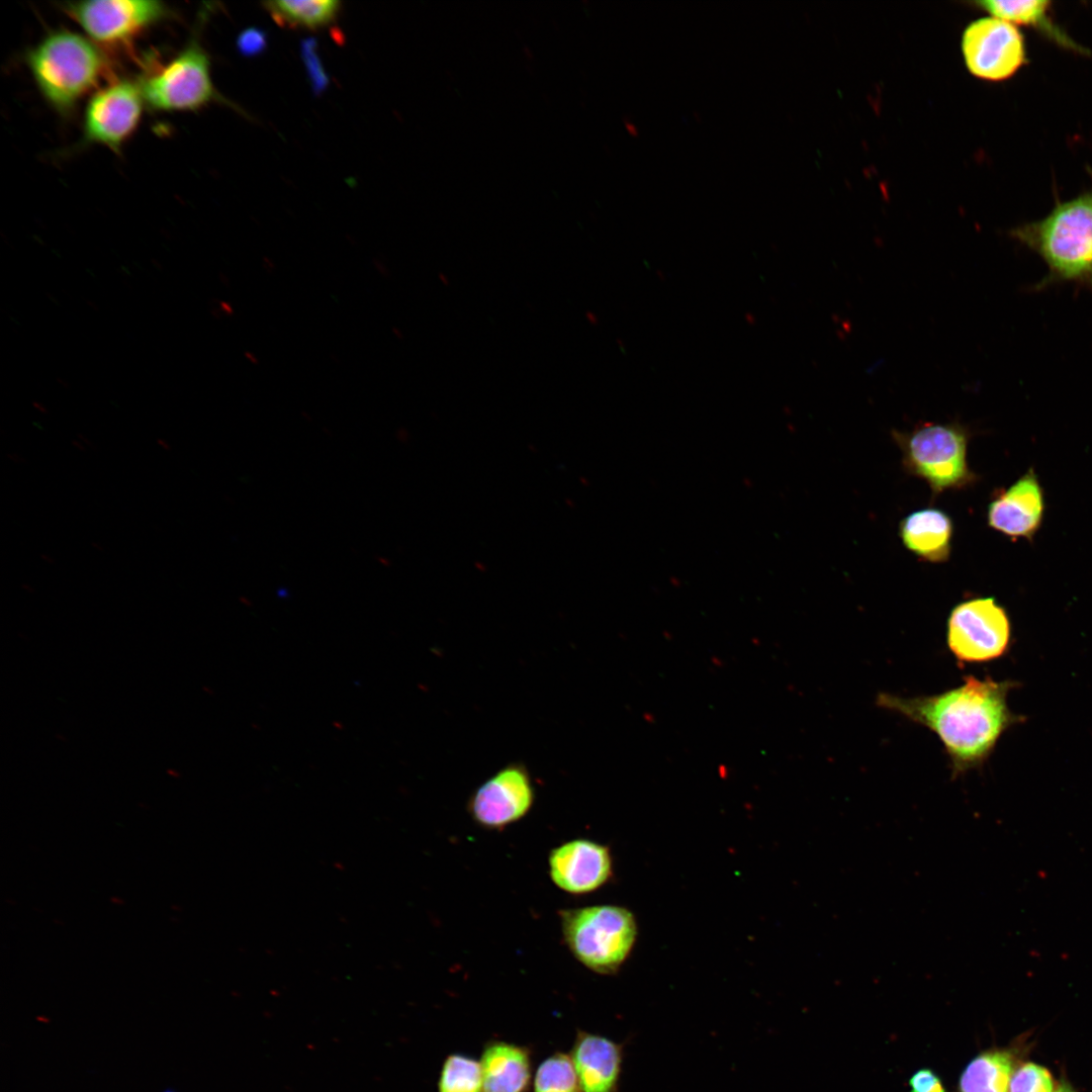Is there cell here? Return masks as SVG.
Listing matches in <instances>:
<instances>
[{
    "label": "cell",
    "instance_id": "30bf717a",
    "mask_svg": "<svg viewBox=\"0 0 1092 1092\" xmlns=\"http://www.w3.org/2000/svg\"><path fill=\"white\" fill-rule=\"evenodd\" d=\"M535 802V787L522 762L500 767L470 795L467 811L471 819L488 830H502L523 819Z\"/></svg>",
    "mask_w": 1092,
    "mask_h": 1092
},
{
    "label": "cell",
    "instance_id": "5bb4252c",
    "mask_svg": "<svg viewBox=\"0 0 1092 1092\" xmlns=\"http://www.w3.org/2000/svg\"><path fill=\"white\" fill-rule=\"evenodd\" d=\"M580 1092H619L624 1045L578 1030L570 1051Z\"/></svg>",
    "mask_w": 1092,
    "mask_h": 1092
},
{
    "label": "cell",
    "instance_id": "d6986e66",
    "mask_svg": "<svg viewBox=\"0 0 1092 1092\" xmlns=\"http://www.w3.org/2000/svg\"><path fill=\"white\" fill-rule=\"evenodd\" d=\"M978 6L986 10L991 16L1000 18L1012 24H1025L1038 26L1046 30L1053 36H1058L1062 42L1067 40L1062 38L1059 31L1055 30L1052 24L1048 21V9L1050 1L1046 0H1030V1H998V0H985L977 2Z\"/></svg>",
    "mask_w": 1092,
    "mask_h": 1092
},
{
    "label": "cell",
    "instance_id": "3957f363",
    "mask_svg": "<svg viewBox=\"0 0 1092 1092\" xmlns=\"http://www.w3.org/2000/svg\"><path fill=\"white\" fill-rule=\"evenodd\" d=\"M26 64L41 95L61 113L70 112L107 71L96 46L70 30L49 33L27 53Z\"/></svg>",
    "mask_w": 1092,
    "mask_h": 1092
},
{
    "label": "cell",
    "instance_id": "d4e9b609",
    "mask_svg": "<svg viewBox=\"0 0 1092 1092\" xmlns=\"http://www.w3.org/2000/svg\"><path fill=\"white\" fill-rule=\"evenodd\" d=\"M1054 1092H1077L1073 1086L1066 1080L1062 1079L1056 1083Z\"/></svg>",
    "mask_w": 1092,
    "mask_h": 1092
},
{
    "label": "cell",
    "instance_id": "7402d4cb",
    "mask_svg": "<svg viewBox=\"0 0 1092 1092\" xmlns=\"http://www.w3.org/2000/svg\"><path fill=\"white\" fill-rule=\"evenodd\" d=\"M1056 1083L1043 1066L1024 1062L1016 1066L1010 1079L1009 1092H1054Z\"/></svg>",
    "mask_w": 1092,
    "mask_h": 1092
},
{
    "label": "cell",
    "instance_id": "603a6c76",
    "mask_svg": "<svg viewBox=\"0 0 1092 1092\" xmlns=\"http://www.w3.org/2000/svg\"><path fill=\"white\" fill-rule=\"evenodd\" d=\"M909 1092H946L940 1078L928 1068L916 1071L908 1081Z\"/></svg>",
    "mask_w": 1092,
    "mask_h": 1092
},
{
    "label": "cell",
    "instance_id": "5b68a950",
    "mask_svg": "<svg viewBox=\"0 0 1092 1092\" xmlns=\"http://www.w3.org/2000/svg\"><path fill=\"white\" fill-rule=\"evenodd\" d=\"M905 470L927 482L933 494L962 489L977 476L967 460L969 430L959 422L925 423L911 432L893 431Z\"/></svg>",
    "mask_w": 1092,
    "mask_h": 1092
},
{
    "label": "cell",
    "instance_id": "44dd1931",
    "mask_svg": "<svg viewBox=\"0 0 1092 1092\" xmlns=\"http://www.w3.org/2000/svg\"><path fill=\"white\" fill-rule=\"evenodd\" d=\"M534 1092H580L577 1075L569 1054L557 1052L537 1068Z\"/></svg>",
    "mask_w": 1092,
    "mask_h": 1092
},
{
    "label": "cell",
    "instance_id": "ac0fdd59",
    "mask_svg": "<svg viewBox=\"0 0 1092 1092\" xmlns=\"http://www.w3.org/2000/svg\"><path fill=\"white\" fill-rule=\"evenodd\" d=\"M263 7L283 27L317 30L337 20L342 3L336 0H279L264 2Z\"/></svg>",
    "mask_w": 1092,
    "mask_h": 1092
},
{
    "label": "cell",
    "instance_id": "52a82bcc",
    "mask_svg": "<svg viewBox=\"0 0 1092 1092\" xmlns=\"http://www.w3.org/2000/svg\"><path fill=\"white\" fill-rule=\"evenodd\" d=\"M1010 641V622L993 598H976L956 605L948 616L946 643L960 662H985L1000 657Z\"/></svg>",
    "mask_w": 1092,
    "mask_h": 1092
},
{
    "label": "cell",
    "instance_id": "277c9868",
    "mask_svg": "<svg viewBox=\"0 0 1092 1092\" xmlns=\"http://www.w3.org/2000/svg\"><path fill=\"white\" fill-rule=\"evenodd\" d=\"M563 940L571 954L588 970L612 975L619 971L635 943L637 925L626 908L597 905L559 911Z\"/></svg>",
    "mask_w": 1092,
    "mask_h": 1092
},
{
    "label": "cell",
    "instance_id": "ffe728a7",
    "mask_svg": "<svg viewBox=\"0 0 1092 1092\" xmlns=\"http://www.w3.org/2000/svg\"><path fill=\"white\" fill-rule=\"evenodd\" d=\"M480 1061L461 1054H451L443 1063L438 1092H481Z\"/></svg>",
    "mask_w": 1092,
    "mask_h": 1092
},
{
    "label": "cell",
    "instance_id": "e0dca14e",
    "mask_svg": "<svg viewBox=\"0 0 1092 1092\" xmlns=\"http://www.w3.org/2000/svg\"><path fill=\"white\" fill-rule=\"evenodd\" d=\"M1020 1051L1014 1046L993 1048L974 1057L965 1067L957 1092H1009Z\"/></svg>",
    "mask_w": 1092,
    "mask_h": 1092
},
{
    "label": "cell",
    "instance_id": "ba28073f",
    "mask_svg": "<svg viewBox=\"0 0 1092 1092\" xmlns=\"http://www.w3.org/2000/svg\"><path fill=\"white\" fill-rule=\"evenodd\" d=\"M63 9L92 40L107 46L128 43L170 15L169 8L157 0L67 2Z\"/></svg>",
    "mask_w": 1092,
    "mask_h": 1092
},
{
    "label": "cell",
    "instance_id": "8992f818",
    "mask_svg": "<svg viewBox=\"0 0 1092 1092\" xmlns=\"http://www.w3.org/2000/svg\"><path fill=\"white\" fill-rule=\"evenodd\" d=\"M138 83L145 103L157 111H192L214 101L228 103L213 85L209 56L196 35Z\"/></svg>",
    "mask_w": 1092,
    "mask_h": 1092
},
{
    "label": "cell",
    "instance_id": "9c48e42d",
    "mask_svg": "<svg viewBox=\"0 0 1092 1092\" xmlns=\"http://www.w3.org/2000/svg\"><path fill=\"white\" fill-rule=\"evenodd\" d=\"M962 52L969 72L989 81L1009 78L1025 60L1017 27L994 16L979 18L965 28Z\"/></svg>",
    "mask_w": 1092,
    "mask_h": 1092
},
{
    "label": "cell",
    "instance_id": "4fadbf2b",
    "mask_svg": "<svg viewBox=\"0 0 1092 1092\" xmlns=\"http://www.w3.org/2000/svg\"><path fill=\"white\" fill-rule=\"evenodd\" d=\"M1044 512L1042 488L1033 470L996 494L988 507V524L1011 538L1031 539Z\"/></svg>",
    "mask_w": 1092,
    "mask_h": 1092
},
{
    "label": "cell",
    "instance_id": "9a60e30c",
    "mask_svg": "<svg viewBox=\"0 0 1092 1092\" xmlns=\"http://www.w3.org/2000/svg\"><path fill=\"white\" fill-rule=\"evenodd\" d=\"M952 535L950 517L934 508L910 513L899 526V536L907 550L933 563L945 562L949 558Z\"/></svg>",
    "mask_w": 1092,
    "mask_h": 1092
},
{
    "label": "cell",
    "instance_id": "8fae6325",
    "mask_svg": "<svg viewBox=\"0 0 1092 1092\" xmlns=\"http://www.w3.org/2000/svg\"><path fill=\"white\" fill-rule=\"evenodd\" d=\"M144 103L139 83L129 80L113 81L98 89L85 108V140L118 152L135 131Z\"/></svg>",
    "mask_w": 1092,
    "mask_h": 1092
},
{
    "label": "cell",
    "instance_id": "7c38bea8",
    "mask_svg": "<svg viewBox=\"0 0 1092 1092\" xmlns=\"http://www.w3.org/2000/svg\"><path fill=\"white\" fill-rule=\"evenodd\" d=\"M549 876L560 890L582 895L604 886L613 875L609 847L578 838L554 847L548 856Z\"/></svg>",
    "mask_w": 1092,
    "mask_h": 1092
},
{
    "label": "cell",
    "instance_id": "2e32d148",
    "mask_svg": "<svg viewBox=\"0 0 1092 1092\" xmlns=\"http://www.w3.org/2000/svg\"><path fill=\"white\" fill-rule=\"evenodd\" d=\"M481 1092H528L532 1076L528 1048L504 1040H491L481 1058Z\"/></svg>",
    "mask_w": 1092,
    "mask_h": 1092
},
{
    "label": "cell",
    "instance_id": "7a4b0ae2",
    "mask_svg": "<svg viewBox=\"0 0 1092 1092\" xmlns=\"http://www.w3.org/2000/svg\"><path fill=\"white\" fill-rule=\"evenodd\" d=\"M1010 236L1048 267L1034 289L1073 283L1092 291V190L1058 203L1045 217L1011 230Z\"/></svg>",
    "mask_w": 1092,
    "mask_h": 1092
},
{
    "label": "cell",
    "instance_id": "cb8c5ba5",
    "mask_svg": "<svg viewBox=\"0 0 1092 1092\" xmlns=\"http://www.w3.org/2000/svg\"><path fill=\"white\" fill-rule=\"evenodd\" d=\"M266 46L265 34L254 28H250L242 32L238 39L239 50L244 55H255L260 53Z\"/></svg>",
    "mask_w": 1092,
    "mask_h": 1092
},
{
    "label": "cell",
    "instance_id": "6da1fadb",
    "mask_svg": "<svg viewBox=\"0 0 1092 1092\" xmlns=\"http://www.w3.org/2000/svg\"><path fill=\"white\" fill-rule=\"evenodd\" d=\"M1009 688V682L967 675L963 685L940 694L904 698L881 693L876 704L935 733L957 779L980 766L1013 722L1006 702Z\"/></svg>",
    "mask_w": 1092,
    "mask_h": 1092
}]
</instances>
